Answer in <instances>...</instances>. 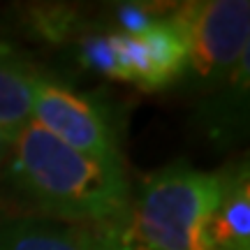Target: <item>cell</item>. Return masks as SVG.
Here are the masks:
<instances>
[{"mask_svg": "<svg viewBox=\"0 0 250 250\" xmlns=\"http://www.w3.org/2000/svg\"><path fill=\"white\" fill-rule=\"evenodd\" d=\"M127 165L70 148L37 123L12 139L0 179V204L67 227L125 223L132 202Z\"/></svg>", "mask_w": 250, "mask_h": 250, "instance_id": "1", "label": "cell"}, {"mask_svg": "<svg viewBox=\"0 0 250 250\" xmlns=\"http://www.w3.org/2000/svg\"><path fill=\"white\" fill-rule=\"evenodd\" d=\"M220 174L179 160L144 176L132 190L127 229L153 250H211L206 220L218 204Z\"/></svg>", "mask_w": 250, "mask_h": 250, "instance_id": "2", "label": "cell"}, {"mask_svg": "<svg viewBox=\"0 0 250 250\" xmlns=\"http://www.w3.org/2000/svg\"><path fill=\"white\" fill-rule=\"evenodd\" d=\"M186 46L183 81L202 90H227L248 81L250 5L246 0H199L169 9Z\"/></svg>", "mask_w": 250, "mask_h": 250, "instance_id": "3", "label": "cell"}, {"mask_svg": "<svg viewBox=\"0 0 250 250\" xmlns=\"http://www.w3.org/2000/svg\"><path fill=\"white\" fill-rule=\"evenodd\" d=\"M83 67L111 81L130 83L142 93H158L181 83L186 74V46L167 17L139 35H125L104 26L88 28L77 40Z\"/></svg>", "mask_w": 250, "mask_h": 250, "instance_id": "4", "label": "cell"}, {"mask_svg": "<svg viewBox=\"0 0 250 250\" xmlns=\"http://www.w3.org/2000/svg\"><path fill=\"white\" fill-rule=\"evenodd\" d=\"M30 121L74 151L104 162L125 165L121 121L111 102L77 88L46 67L37 83Z\"/></svg>", "mask_w": 250, "mask_h": 250, "instance_id": "5", "label": "cell"}, {"mask_svg": "<svg viewBox=\"0 0 250 250\" xmlns=\"http://www.w3.org/2000/svg\"><path fill=\"white\" fill-rule=\"evenodd\" d=\"M223 188L218 204L206 220L211 250H250V179L248 165L220 171Z\"/></svg>", "mask_w": 250, "mask_h": 250, "instance_id": "6", "label": "cell"}, {"mask_svg": "<svg viewBox=\"0 0 250 250\" xmlns=\"http://www.w3.org/2000/svg\"><path fill=\"white\" fill-rule=\"evenodd\" d=\"M42 65L19 54L14 46L0 44V130L17 134L33 118Z\"/></svg>", "mask_w": 250, "mask_h": 250, "instance_id": "7", "label": "cell"}, {"mask_svg": "<svg viewBox=\"0 0 250 250\" xmlns=\"http://www.w3.org/2000/svg\"><path fill=\"white\" fill-rule=\"evenodd\" d=\"M0 250H77V243L67 225L7 215L0 220Z\"/></svg>", "mask_w": 250, "mask_h": 250, "instance_id": "8", "label": "cell"}, {"mask_svg": "<svg viewBox=\"0 0 250 250\" xmlns=\"http://www.w3.org/2000/svg\"><path fill=\"white\" fill-rule=\"evenodd\" d=\"M77 250H153L139 241L125 223L72 227Z\"/></svg>", "mask_w": 250, "mask_h": 250, "instance_id": "9", "label": "cell"}, {"mask_svg": "<svg viewBox=\"0 0 250 250\" xmlns=\"http://www.w3.org/2000/svg\"><path fill=\"white\" fill-rule=\"evenodd\" d=\"M12 139H14V134L0 130V179H2V169H5V162H7L9 148H12Z\"/></svg>", "mask_w": 250, "mask_h": 250, "instance_id": "10", "label": "cell"}, {"mask_svg": "<svg viewBox=\"0 0 250 250\" xmlns=\"http://www.w3.org/2000/svg\"><path fill=\"white\" fill-rule=\"evenodd\" d=\"M9 213H5V208H2V204H0V220H2V218H7Z\"/></svg>", "mask_w": 250, "mask_h": 250, "instance_id": "11", "label": "cell"}, {"mask_svg": "<svg viewBox=\"0 0 250 250\" xmlns=\"http://www.w3.org/2000/svg\"><path fill=\"white\" fill-rule=\"evenodd\" d=\"M0 44H2V42H0Z\"/></svg>", "mask_w": 250, "mask_h": 250, "instance_id": "12", "label": "cell"}]
</instances>
